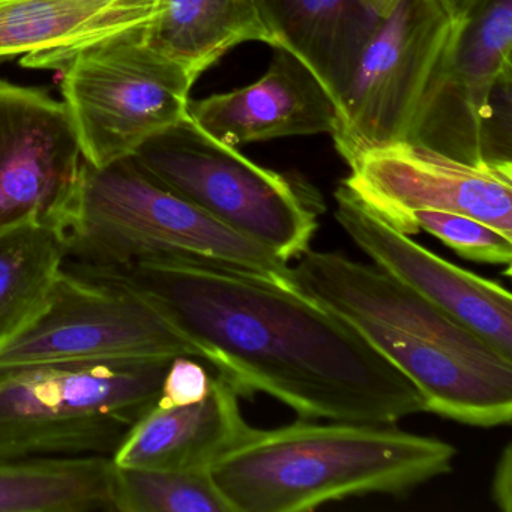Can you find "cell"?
<instances>
[{
  "instance_id": "19",
  "label": "cell",
  "mask_w": 512,
  "mask_h": 512,
  "mask_svg": "<svg viewBox=\"0 0 512 512\" xmlns=\"http://www.w3.org/2000/svg\"><path fill=\"white\" fill-rule=\"evenodd\" d=\"M107 455L0 457V512H115Z\"/></svg>"
},
{
  "instance_id": "11",
  "label": "cell",
  "mask_w": 512,
  "mask_h": 512,
  "mask_svg": "<svg viewBox=\"0 0 512 512\" xmlns=\"http://www.w3.org/2000/svg\"><path fill=\"white\" fill-rule=\"evenodd\" d=\"M349 166L344 184L400 232L412 212L442 211L512 238V166H475L410 142L370 149Z\"/></svg>"
},
{
  "instance_id": "15",
  "label": "cell",
  "mask_w": 512,
  "mask_h": 512,
  "mask_svg": "<svg viewBox=\"0 0 512 512\" xmlns=\"http://www.w3.org/2000/svg\"><path fill=\"white\" fill-rule=\"evenodd\" d=\"M239 397L232 383L215 373L205 400L169 409L154 404L113 452V463L136 469L209 472L250 431Z\"/></svg>"
},
{
  "instance_id": "4",
  "label": "cell",
  "mask_w": 512,
  "mask_h": 512,
  "mask_svg": "<svg viewBox=\"0 0 512 512\" xmlns=\"http://www.w3.org/2000/svg\"><path fill=\"white\" fill-rule=\"evenodd\" d=\"M59 229L80 265L178 257L296 287L289 263L164 187L133 155L104 167L83 160Z\"/></svg>"
},
{
  "instance_id": "25",
  "label": "cell",
  "mask_w": 512,
  "mask_h": 512,
  "mask_svg": "<svg viewBox=\"0 0 512 512\" xmlns=\"http://www.w3.org/2000/svg\"><path fill=\"white\" fill-rule=\"evenodd\" d=\"M442 2L448 8L449 13L455 17V20L461 22L481 4L482 0H442Z\"/></svg>"
},
{
  "instance_id": "20",
  "label": "cell",
  "mask_w": 512,
  "mask_h": 512,
  "mask_svg": "<svg viewBox=\"0 0 512 512\" xmlns=\"http://www.w3.org/2000/svg\"><path fill=\"white\" fill-rule=\"evenodd\" d=\"M67 260L55 224L31 221L0 232V346L43 310Z\"/></svg>"
},
{
  "instance_id": "6",
  "label": "cell",
  "mask_w": 512,
  "mask_h": 512,
  "mask_svg": "<svg viewBox=\"0 0 512 512\" xmlns=\"http://www.w3.org/2000/svg\"><path fill=\"white\" fill-rule=\"evenodd\" d=\"M145 26L98 38L35 67L64 73V104L91 166L131 157L146 140L188 118L197 79L149 46Z\"/></svg>"
},
{
  "instance_id": "14",
  "label": "cell",
  "mask_w": 512,
  "mask_h": 512,
  "mask_svg": "<svg viewBox=\"0 0 512 512\" xmlns=\"http://www.w3.org/2000/svg\"><path fill=\"white\" fill-rule=\"evenodd\" d=\"M257 82L188 103V118L227 146L334 133L338 110L313 71L281 47Z\"/></svg>"
},
{
  "instance_id": "16",
  "label": "cell",
  "mask_w": 512,
  "mask_h": 512,
  "mask_svg": "<svg viewBox=\"0 0 512 512\" xmlns=\"http://www.w3.org/2000/svg\"><path fill=\"white\" fill-rule=\"evenodd\" d=\"M274 46L301 59L337 104L368 38L397 0H253Z\"/></svg>"
},
{
  "instance_id": "12",
  "label": "cell",
  "mask_w": 512,
  "mask_h": 512,
  "mask_svg": "<svg viewBox=\"0 0 512 512\" xmlns=\"http://www.w3.org/2000/svg\"><path fill=\"white\" fill-rule=\"evenodd\" d=\"M82 161L64 101L0 80V232L31 221L59 227Z\"/></svg>"
},
{
  "instance_id": "18",
  "label": "cell",
  "mask_w": 512,
  "mask_h": 512,
  "mask_svg": "<svg viewBox=\"0 0 512 512\" xmlns=\"http://www.w3.org/2000/svg\"><path fill=\"white\" fill-rule=\"evenodd\" d=\"M145 38L194 79L239 44L274 46L253 0H160Z\"/></svg>"
},
{
  "instance_id": "13",
  "label": "cell",
  "mask_w": 512,
  "mask_h": 512,
  "mask_svg": "<svg viewBox=\"0 0 512 512\" xmlns=\"http://www.w3.org/2000/svg\"><path fill=\"white\" fill-rule=\"evenodd\" d=\"M335 202L338 224L376 268L512 359V298L505 287L431 253L383 220L344 182Z\"/></svg>"
},
{
  "instance_id": "10",
  "label": "cell",
  "mask_w": 512,
  "mask_h": 512,
  "mask_svg": "<svg viewBox=\"0 0 512 512\" xmlns=\"http://www.w3.org/2000/svg\"><path fill=\"white\" fill-rule=\"evenodd\" d=\"M457 23L442 0H397L380 20L337 100L332 139L347 164L407 139Z\"/></svg>"
},
{
  "instance_id": "1",
  "label": "cell",
  "mask_w": 512,
  "mask_h": 512,
  "mask_svg": "<svg viewBox=\"0 0 512 512\" xmlns=\"http://www.w3.org/2000/svg\"><path fill=\"white\" fill-rule=\"evenodd\" d=\"M80 266L152 299L241 397L269 395L302 419L395 424L427 412L395 365L296 287L178 257Z\"/></svg>"
},
{
  "instance_id": "9",
  "label": "cell",
  "mask_w": 512,
  "mask_h": 512,
  "mask_svg": "<svg viewBox=\"0 0 512 512\" xmlns=\"http://www.w3.org/2000/svg\"><path fill=\"white\" fill-rule=\"evenodd\" d=\"M512 0H482L457 23L404 142L467 164L512 166L511 136L496 122L511 95Z\"/></svg>"
},
{
  "instance_id": "8",
  "label": "cell",
  "mask_w": 512,
  "mask_h": 512,
  "mask_svg": "<svg viewBox=\"0 0 512 512\" xmlns=\"http://www.w3.org/2000/svg\"><path fill=\"white\" fill-rule=\"evenodd\" d=\"M199 358L140 290L83 266L62 269L43 310L0 346V370L53 362Z\"/></svg>"
},
{
  "instance_id": "26",
  "label": "cell",
  "mask_w": 512,
  "mask_h": 512,
  "mask_svg": "<svg viewBox=\"0 0 512 512\" xmlns=\"http://www.w3.org/2000/svg\"><path fill=\"white\" fill-rule=\"evenodd\" d=\"M128 2L151 13H157L158 4H160V0H128Z\"/></svg>"
},
{
  "instance_id": "17",
  "label": "cell",
  "mask_w": 512,
  "mask_h": 512,
  "mask_svg": "<svg viewBox=\"0 0 512 512\" xmlns=\"http://www.w3.org/2000/svg\"><path fill=\"white\" fill-rule=\"evenodd\" d=\"M154 16L128 0H0V58L23 56V67L35 68Z\"/></svg>"
},
{
  "instance_id": "21",
  "label": "cell",
  "mask_w": 512,
  "mask_h": 512,
  "mask_svg": "<svg viewBox=\"0 0 512 512\" xmlns=\"http://www.w3.org/2000/svg\"><path fill=\"white\" fill-rule=\"evenodd\" d=\"M113 509L115 512H232L209 472L119 466L115 469Z\"/></svg>"
},
{
  "instance_id": "7",
  "label": "cell",
  "mask_w": 512,
  "mask_h": 512,
  "mask_svg": "<svg viewBox=\"0 0 512 512\" xmlns=\"http://www.w3.org/2000/svg\"><path fill=\"white\" fill-rule=\"evenodd\" d=\"M133 158L164 187L284 262L310 250L317 212L307 193L190 118L146 140Z\"/></svg>"
},
{
  "instance_id": "2",
  "label": "cell",
  "mask_w": 512,
  "mask_h": 512,
  "mask_svg": "<svg viewBox=\"0 0 512 512\" xmlns=\"http://www.w3.org/2000/svg\"><path fill=\"white\" fill-rule=\"evenodd\" d=\"M298 260V290L395 365L427 412L475 427L511 422L512 359L376 266L311 248Z\"/></svg>"
},
{
  "instance_id": "5",
  "label": "cell",
  "mask_w": 512,
  "mask_h": 512,
  "mask_svg": "<svg viewBox=\"0 0 512 512\" xmlns=\"http://www.w3.org/2000/svg\"><path fill=\"white\" fill-rule=\"evenodd\" d=\"M170 361L2 368L0 457H112L157 403Z\"/></svg>"
},
{
  "instance_id": "23",
  "label": "cell",
  "mask_w": 512,
  "mask_h": 512,
  "mask_svg": "<svg viewBox=\"0 0 512 512\" xmlns=\"http://www.w3.org/2000/svg\"><path fill=\"white\" fill-rule=\"evenodd\" d=\"M215 374L206 368L205 362L191 356H176L170 361L161 383L157 406H188L205 400L211 392Z\"/></svg>"
},
{
  "instance_id": "22",
  "label": "cell",
  "mask_w": 512,
  "mask_h": 512,
  "mask_svg": "<svg viewBox=\"0 0 512 512\" xmlns=\"http://www.w3.org/2000/svg\"><path fill=\"white\" fill-rule=\"evenodd\" d=\"M427 232L463 259L511 269L512 241L500 230L467 217L442 211H416L407 217L406 235Z\"/></svg>"
},
{
  "instance_id": "24",
  "label": "cell",
  "mask_w": 512,
  "mask_h": 512,
  "mask_svg": "<svg viewBox=\"0 0 512 512\" xmlns=\"http://www.w3.org/2000/svg\"><path fill=\"white\" fill-rule=\"evenodd\" d=\"M493 484H491V496L497 508L503 512L512 511V446H505L496 470H494Z\"/></svg>"
},
{
  "instance_id": "3",
  "label": "cell",
  "mask_w": 512,
  "mask_h": 512,
  "mask_svg": "<svg viewBox=\"0 0 512 512\" xmlns=\"http://www.w3.org/2000/svg\"><path fill=\"white\" fill-rule=\"evenodd\" d=\"M455 451L394 424L311 419L251 427L209 470L232 512H304L367 494L401 496L451 472Z\"/></svg>"
}]
</instances>
